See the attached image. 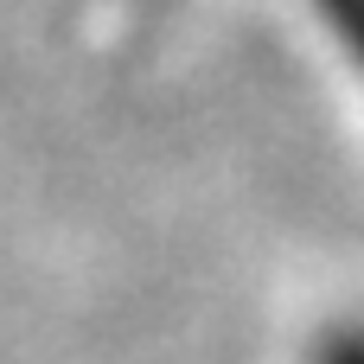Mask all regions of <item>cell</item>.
Masks as SVG:
<instances>
[{"mask_svg":"<svg viewBox=\"0 0 364 364\" xmlns=\"http://www.w3.org/2000/svg\"><path fill=\"white\" fill-rule=\"evenodd\" d=\"M320 364H364V333H333L320 346Z\"/></svg>","mask_w":364,"mask_h":364,"instance_id":"1","label":"cell"},{"mask_svg":"<svg viewBox=\"0 0 364 364\" xmlns=\"http://www.w3.org/2000/svg\"><path fill=\"white\" fill-rule=\"evenodd\" d=\"M333 13H339V26H346V38L358 45V58H364V0H326Z\"/></svg>","mask_w":364,"mask_h":364,"instance_id":"2","label":"cell"}]
</instances>
